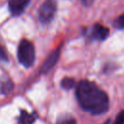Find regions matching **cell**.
<instances>
[{"label": "cell", "instance_id": "cell-1", "mask_svg": "<svg viewBox=\"0 0 124 124\" xmlns=\"http://www.w3.org/2000/svg\"><path fill=\"white\" fill-rule=\"evenodd\" d=\"M76 96L79 106L92 114H101L108 108V95L95 83L81 80L76 89Z\"/></svg>", "mask_w": 124, "mask_h": 124}, {"label": "cell", "instance_id": "cell-2", "mask_svg": "<svg viewBox=\"0 0 124 124\" xmlns=\"http://www.w3.org/2000/svg\"><path fill=\"white\" fill-rule=\"evenodd\" d=\"M18 61L24 67H31L35 61V48L31 42L22 40L17 47Z\"/></svg>", "mask_w": 124, "mask_h": 124}, {"label": "cell", "instance_id": "cell-3", "mask_svg": "<svg viewBox=\"0 0 124 124\" xmlns=\"http://www.w3.org/2000/svg\"><path fill=\"white\" fill-rule=\"evenodd\" d=\"M56 5L53 0H46L39 8V18L43 23H48L54 16Z\"/></svg>", "mask_w": 124, "mask_h": 124}, {"label": "cell", "instance_id": "cell-4", "mask_svg": "<svg viewBox=\"0 0 124 124\" xmlns=\"http://www.w3.org/2000/svg\"><path fill=\"white\" fill-rule=\"evenodd\" d=\"M59 54H60V49L59 48H57L53 52H51L48 55V57L46 59V61L44 62V64L42 66V69H41V72L46 74L49 70H51L55 66V64L57 63V61L59 59Z\"/></svg>", "mask_w": 124, "mask_h": 124}, {"label": "cell", "instance_id": "cell-5", "mask_svg": "<svg viewBox=\"0 0 124 124\" xmlns=\"http://www.w3.org/2000/svg\"><path fill=\"white\" fill-rule=\"evenodd\" d=\"M29 2L30 0H9L10 12L14 16H18L24 11Z\"/></svg>", "mask_w": 124, "mask_h": 124}, {"label": "cell", "instance_id": "cell-6", "mask_svg": "<svg viewBox=\"0 0 124 124\" xmlns=\"http://www.w3.org/2000/svg\"><path fill=\"white\" fill-rule=\"evenodd\" d=\"M109 33L108 28L101 24H95L91 31V37L96 40H105Z\"/></svg>", "mask_w": 124, "mask_h": 124}, {"label": "cell", "instance_id": "cell-7", "mask_svg": "<svg viewBox=\"0 0 124 124\" xmlns=\"http://www.w3.org/2000/svg\"><path fill=\"white\" fill-rule=\"evenodd\" d=\"M35 120V116L25 110H21L20 115L18 117V123L19 124H33Z\"/></svg>", "mask_w": 124, "mask_h": 124}, {"label": "cell", "instance_id": "cell-8", "mask_svg": "<svg viewBox=\"0 0 124 124\" xmlns=\"http://www.w3.org/2000/svg\"><path fill=\"white\" fill-rule=\"evenodd\" d=\"M76 82H75V79L72 78H65L62 79L61 81V86L64 88V89H72L74 86H75Z\"/></svg>", "mask_w": 124, "mask_h": 124}, {"label": "cell", "instance_id": "cell-9", "mask_svg": "<svg viewBox=\"0 0 124 124\" xmlns=\"http://www.w3.org/2000/svg\"><path fill=\"white\" fill-rule=\"evenodd\" d=\"M0 90L2 93L7 94L9 93L11 90H13V83L11 80H5V81H1V85H0Z\"/></svg>", "mask_w": 124, "mask_h": 124}, {"label": "cell", "instance_id": "cell-10", "mask_svg": "<svg viewBox=\"0 0 124 124\" xmlns=\"http://www.w3.org/2000/svg\"><path fill=\"white\" fill-rule=\"evenodd\" d=\"M56 124H77V121L75 118L69 116V115H64L58 118Z\"/></svg>", "mask_w": 124, "mask_h": 124}, {"label": "cell", "instance_id": "cell-11", "mask_svg": "<svg viewBox=\"0 0 124 124\" xmlns=\"http://www.w3.org/2000/svg\"><path fill=\"white\" fill-rule=\"evenodd\" d=\"M113 124H124V110H122L121 112L118 113Z\"/></svg>", "mask_w": 124, "mask_h": 124}, {"label": "cell", "instance_id": "cell-12", "mask_svg": "<svg viewBox=\"0 0 124 124\" xmlns=\"http://www.w3.org/2000/svg\"><path fill=\"white\" fill-rule=\"evenodd\" d=\"M7 60H8L7 53L4 49V47L0 45V61H7Z\"/></svg>", "mask_w": 124, "mask_h": 124}, {"label": "cell", "instance_id": "cell-13", "mask_svg": "<svg viewBox=\"0 0 124 124\" xmlns=\"http://www.w3.org/2000/svg\"><path fill=\"white\" fill-rule=\"evenodd\" d=\"M116 25L118 28H124V14L121 15L117 20H116Z\"/></svg>", "mask_w": 124, "mask_h": 124}]
</instances>
